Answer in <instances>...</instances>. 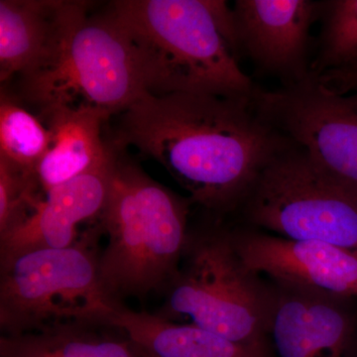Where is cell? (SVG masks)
Segmentation results:
<instances>
[{"label":"cell","instance_id":"cell-12","mask_svg":"<svg viewBox=\"0 0 357 357\" xmlns=\"http://www.w3.org/2000/svg\"><path fill=\"white\" fill-rule=\"evenodd\" d=\"M102 165L45 194L17 227L0 234V260L26 251L65 248L86 234L84 223L98 222L109 197L116 147Z\"/></svg>","mask_w":357,"mask_h":357},{"label":"cell","instance_id":"cell-6","mask_svg":"<svg viewBox=\"0 0 357 357\" xmlns=\"http://www.w3.org/2000/svg\"><path fill=\"white\" fill-rule=\"evenodd\" d=\"M183 259L157 314L170 321L187 317L192 325L266 352L271 288L241 261L230 232L189 236Z\"/></svg>","mask_w":357,"mask_h":357},{"label":"cell","instance_id":"cell-7","mask_svg":"<svg viewBox=\"0 0 357 357\" xmlns=\"http://www.w3.org/2000/svg\"><path fill=\"white\" fill-rule=\"evenodd\" d=\"M241 208L251 225L285 238L357 251V192L294 142L263 169Z\"/></svg>","mask_w":357,"mask_h":357},{"label":"cell","instance_id":"cell-5","mask_svg":"<svg viewBox=\"0 0 357 357\" xmlns=\"http://www.w3.org/2000/svg\"><path fill=\"white\" fill-rule=\"evenodd\" d=\"M89 7L83 2L44 65L16 77L11 96L41 112L84 105L112 116L147 95L126 32L109 9L89 16Z\"/></svg>","mask_w":357,"mask_h":357},{"label":"cell","instance_id":"cell-10","mask_svg":"<svg viewBox=\"0 0 357 357\" xmlns=\"http://www.w3.org/2000/svg\"><path fill=\"white\" fill-rule=\"evenodd\" d=\"M352 300L276 283L266 337L277 357H351L357 333Z\"/></svg>","mask_w":357,"mask_h":357},{"label":"cell","instance_id":"cell-1","mask_svg":"<svg viewBox=\"0 0 357 357\" xmlns=\"http://www.w3.org/2000/svg\"><path fill=\"white\" fill-rule=\"evenodd\" d=\"M251 100L146 95L119 114L112 140L156 160L191 203L227 213L241 208L263 169L293 143L263 121Z\"/></svg>","mask_w":357,"mask_h":357},{"label":"cell","instance_id":"cell-17","mask_svg":"<svg viewBox=\"0 0 357 357\" xmlns=\"http://www.w3.org/2000/svg\"><path fill=\"white\" fill-rule=\"evenodd\" d=\"M51 132L6 89L0 96V158L14 165L36 171L48 152Z\"/></svg>","mask_w":357,"mask_h":357},{"label":"cell","instance_id":"cell-3","mask_svg":"<svg viewBox=\"0 0 357 357\" xmlns=\"http://www.w3.org/2000/svg\"><path fill=\"white\" fill-rule=\"evenodd\" d=\"M115 147L109 197L100 218L107 244L98 268L105 291L121 303L167 291L175 280L189 241L191 201L159 184L123 156V147Z\"/></svg>","mask_w":357,"mask_h":357},{"label":"cell","instance_id":"cell-21","mask_svg":"<svg viewBox=\"0 0 357 357\" xmlns=\"http://www.w3.org/2000/svg\"><path fill=\"white\" fill-rule=\"evenodd\" d=\"M138 354H139L140 357H151L149 356H146V354H139V352H137Z\"/></svg>","mask_w":357,"mask_h":357},{"label":"cell","instance_id":"cell-16","mask_svg":"<svg viewBox=\"0 0 357 357\" xmlns=\"http://www.w3.org/2000/svg\"><path fill=\"white\" fill-rule=\"evenodd\" d=\"M103 326H66L0 337V357H140L126 337L98 332Z\"/></svg>","mask_w":357,"mask_h":357},{"label":"cell","instance_id":"cell-8","mask_svg":"<svg viewBox=\"0 0 357 357\" xmlns=\"http://www.w3.org/2000/svg\"><path fill=\"white\" fill-rule=\"evenodd\" d=\"M252 105L321 170L357 192V93H333L312 74L275 91L257 86Z\"/></svg>","mask_w":357,"mask_h":357},{"label":"cell","instance_id":"cell-15","mask_svg":"<svg viewBox=\"0 0 357 357\" xmlns=\"http://www.w3.org/2000/svg\"><path fill=\"white\" fill-rule=\"evenodd\" d=\"M109 328L122 331L136 351L151 357H267L266 352L237 344L192 324H176L159 314L119 305Z\"/></svg>","mask_w":357,"mask_h":357},{"label":"cell","instance_id":"cell-13","mask_svg":"<svg viewBox=\"0 0 357 357\" xmlns=\"http://www.w3.org/2000/svg\"><path fill=\"white\" fill-rule=\"evenodd\" d=\"M82 4L67 0H1V84L44 65Z\"/></svg>","mask_w":357,"mask_h":357},{"label":"cell","instance_id":"cell-18","mask_svg":"<svg viewBox=\"0 0 357 357\" xmlns=\"http://www.w3.org/2000/svg\"><path fill=\"white\" fill-rule=\"evenodd\" d=\"M316 76L326 70L357 68V0L321 1Z\"/></svg>","mask_w":357,"mask_h":357},{"label":"cell","instance_id":"cell-9","mask_svg":"<svg viewBox=\"0 0 357 357\" xmlns=\"http://www.w3.org/2000/svg\"><path fill=\"white\" fill-rule=\"evenodd\" d=\"M321 1L236 0L234 25L241 54L282 86L312 76V26L319 20Z\"/></svg>","mask_w":357,"mask_h":357},{"label":"cell","instance_id":"cell-14","mask_svg":"<svg viewBox=\"0 0 357 357\" xmlns=\"http://www.w3.org/2000/svg\"><path fill=\"white\" fill-rule=\"evenodd\" d=\"M51 132L48 152L36 174L45 194L102 165L112 156L114 144L103 136L112 115L91 107H56L41 112Z\"/></svg>","mask_w":357,"mask_h":357},{"label":"cell","instance_id":"cell-20","mask_svg":"<svg viewBox=\"0 0 357 357\" xmlns=\"http://www.w3.org/2000/svg\"><path fill=\"white\" fill-rule=\"evenodd\" d=\"M317 77L319 83L333 93L340 95H347L351 91L357 93V68L326 70Z\"/></svg>","mask_w":357,"mask_h":357},{"label":"cell","instance_id":"cell-19","mask_svg":"<svg viewBox=\"0 0 357 357\" xmlns=\"http://www.w3.org/2000/svg\"><path fill=\"white\" fill-rule=\"evenodd\" d=\"M43 196L36 171L0 158V234L29 217Z\"/></svg>","mask_w":357,"mask_h":357},{"label":"cell","instance_id":"cell-2","mask_svg":"<svg viewBox=\"0 0 357 357\" xmlns=\"http://www.w3.org/2000/svg\"><path fill=\"white\" fill-rule=\"evenodd\" d=\"M109 11L128 36L147 95H255L227 1L116 0Z\"/></svg>","mask_w":357,"mask_h":357},{"label":"cell","instance_id":"cell-4","mask_svg":"<svg viewBox=\"0 0 357 357\" xmlns=\"http://www.w3.org/2000/svg\"><path fill=\"white\" fill-rule=\"evenodd\" d=\"M100 222L70 248L26 251L0 260V326L4 335L66 326H107L121 305L100 279Z\"/></svg>","mask_w":357,"mask_h":357},{"label":"cell","instance_id":"cell-11","mask_svg":"<svg viewBox=\"0 0 357 357\" xmlns=\"http://www.w3.org/2000/svg\"><path fill=\"white\" fill-rule=\"evenodd\" d=\"M237 255L253 273L277 284L357 298V251L257 231L230 232Z\"/></svg>","mask_w":357,"mask_h":357}]
</instances>
